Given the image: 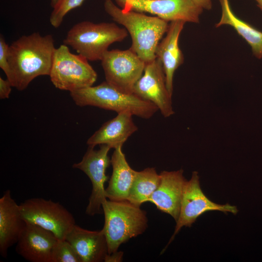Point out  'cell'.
<instances>
[{"label":"cell","mask_w":262,"mask_h":262,"mask_svg":"<svg viewBox=\"0 0 262 262\" xmlns=\"http://www.w3.org/2000/svg\"><path fill=\"white\" fill-rule=\"evenodd\" d=\"M56 49L51 34L37 32L22 36L9 45L13 87L22 91L35 78L49 76Z\"/></svg>","instance_id":"obj_1"},{"label":"cell","mask_w":262,"mask_h":262,"mask_svg":"<svg viewBox=\"0 0 262 262\" xmlns=\"http://www.w3.org/2000/svg\"><path fill=\"white\" fill-rule=\"evenodd\" d=\"M106 13L116 22L123 25L130 34L132 50L145 63L156 58V48L166 33L168 22L158 16L119 8L112 0H105Z\"/></svg>","instance_id":"obj_2"},{"label":"cell","mask_w":262,"mask_h":262,"mask_svg":"<svg viewBox=\"0 0 262 262\" xmlns=\"http://www.w3.org/2000/svg\"><path fill=\"white\" fill-rule=\"evenodd\" d=\"M102 209L104 215L102 230L109 254L117 252L121 244L142 234L147 227L146 211L128 200L107 199L102 203Z\"/></svg>","instance_id":"obj_3"},{"label":"cell","mask_w":262,"mask_h":262,"mask_svg":"<svg viewBox=\"0 0 262 262\" xmlns=\"http://www.w3.org/2000/svg\"><path fill=\"white\" fill-rule=\"evenodd\" d=\"M75 104L79 106H92L117 113L129 111L133 115L148 119L158 111L152 102L134 94L121 92L106 81L93 86L70 92Z\"/></svg>","instance_id":"obj_4"},{"label":"cell","mask_w":262,"mask_h":262,"mask_svg":"<svg viewBox=\"0 0 262 262\" xmlns=\"http://www.w3.org/2000/svg\"><path fill=\"white\" fill-rule=\"evenodd\" d=\"M128 35L125 28L114 23L83 21L68 31L64 43L88 61H101L112 44L123 41Z\"/></svg>","instance_id":"obj_5"},{"label":"cell","mask_w":262,"mask_h":262,"mask_svg":"<svg viewBox=\"0 0 262 262\" xmlns=\"http://www.w3.org/2000/svg\"><path fill=\"white\" fill-rule=\"evenodd\" d=\"M49 76L56 88L70 92L92 86L97 79L88 61L65 44L56 49Z\"/></svg>","instance_id":"obj_6"},{"label":"cell","mask_w":262,"mask_h":262,"mask_svg":"<svg viewBox=\"0 0 262 262\" xmlns=\"http://www.w3.org/2000/svg\"><path fill=\"white\" fill-rule=\"evenodd\" d=\"M24 220L54 233L59 240L66 239L76 224L72 214L59 202L43 198H31L19 205Z\"/></svg>","instance_id":"obj_7"},{"label":"cell","mask_w":262,"mask_h":262,"mask_svg":"<svg viewBox=\"0 0 262 262\" xmlns=\"http://www.w3.org/2000/svg\"><path fill=\"white\" fill-rule=\"evenodd\" d=\"M101 61L106 81L121 92L133 94V87L144 72L145 62L130 48L107 50Z\"/></svg>","instance_id":"obj_8"},{"label":"cell","mask_w":262,"mask_h":262,"mask_svg":"<svg viewBox=\"0 0 262 262\" xmlns=\"http://www.w3.org/2000/svg\"><path fill=\"white\" fill-rule=\"evenodd\" d=\"M217 211L236 214L237 208L229 204L220 205L210 200L202 192L197 171H193L191 179L186 180L183 188L179 218L175 230L167 246L183 227H190L196 219L208 211Z\"/></svg>","instance_id":"obj_9"},{"label":"cell","mask_w":262,"mask_h":262,"mask_svg":"<svg viewBox=\"0 0 262 262\" xmlns=\"http://www.w3.org/2000/svg\"><path fill=\"white\" fill-rule=\"evenodd\" d=\"M111 148L106 145H101L98 149L89 147L82 160L72 165L83 172L91 182L92 189L85 211L89 215L103 213L102 204L107 199L104 184L108 180L106 170L111 164L108 156Z\"/></svg>","instance_id":"obj_10"},{"label":"cell","mask_w":262,"mask_h":262,"mask_svg":"<svg viewBox=\"0 0 262 262\" xmlns=\"http://www.w3.org/2000/svg\"><path fill=\"white\" fill-rule=\"evenodd\" d=\"M121 9L146 12L167 22L197 23L203 9L192 0H114Z\"/></svg>","instance_id":"obj_11"},{"label":"cell","mask_w":262,"mask_h":262,"mask_svg":"<svg viewBox=\"0 0 262 262\" xmlns=\"http://www.w3.org/2000/svg\"><path fill=\"white\" fill-rule=\"evenodd\" d=\"M133 94L155 104L164 117L174 114L163 65L157 58L146 63L144 72L133 87Z\"/></svg>","instance_id":"obj_12"},{"label":"cell","mask_w":262,"mask_h":262,"mask_svg":"<svg viewBox=\"0 0 262 262\" xmlns=\"http://www.w3.org/2000/svg\"><path fill=\"white\" fill-rule=\"evenodd\" d=\"M26 222L16 243L17 253L29 262H51L52 250L58 239L51 231Z\"/></svg>","instance_id":"obj_13"},{"label":"cell","mask_w":262,"mask_h":262,"mask_svg":"<svg viewBox=\"0 0 262 262\" xmlns=\"http://www.w3.org/2000/svg\"><path fill=\"white\" fill-rule=\"evenodd\" d=\"M183 171H163L159 186L148 199L162 212L170 215L176 222L179 218L181 201L186 180Z\"/></svg>","instance_id":"obj_14"},{"label":"cell","mask_w":262,"mask_h":262,"mask_svg":"<svg viewBox=\"0 0 262 262\" xmlns=\"http://www.w3.org/2000/svg\"><path fill=\"white\" fill-rule=\"evenodd\" d=\"M26 225L19 206L7 190L0 198V254L7 257L8 249L16 244Z\"/></svg>","instance_id":"obj_15"},{"label":"cell","mask_w":262,"mask_h":262,"mask_svg":"<svg viewBox=\"0 0 262 262\" xmlns=\"http://www.w3.org/2000/svg\"><path fill=\"white\" fill-rule=\"evenodd\" d=\"M185 22H170L165 36L159 43L156 49V58L161 62L165 77L166 85L172 95L173 77L176 69L182 64L183 55L179 45V39Z\"/></svg>","instance_id":"obj_16"},{"label":"cell","mask_w":262,"mask_h":262,"mask_svg":"<svg viewBox=\"0 0 262 262\" xmlns=\"http://www.w3.org/2000/svg\"><path fill=\"white\" fill-rule=\"evenodd\" d=\"M133 115L129 111L117 113V115L104 123L87 141L89 147L106 145L111 148L122 147L138 128L132 120Z\"/></svg>","instance_id":"obj_17"},{"label":"cell","mask_w":262,"mask_h":262,"mask_svg":"<svg viewBox=\"0 0 262 262\" xmlns=\"http://www.w3.org/2000/svg\"><path fill=\"white\" fill-rule=\"evenodd\" d=\"M66 239L74 248L82 262H101L108 254L106 239L102 229L91 231L75 224Z\"/></svg>","instance_id":"obj_18"},{"label":"cell","mask_w":262,"mask_h":262,"mask_svg":"<svg viewBox=\"0 0 262 262\" xmlns=\"http://www.w3.org/2000/svg\"><path fill=\"white\" fill-rule=\"evenodd\" d=\"M122 147L115 148L112 155L113 172L105 188L107 198L112 201L127 200L136 171L129 164Z\"/></svg>","instance_id":"obj_19"},{"label":"cell","mask_w":262,"mask_h":262,"mask_svg":"<svg viewBox=\"0 0 262 262\" xmlns=\"http://www.w3.org/2000/svg\"><path fill=\"white\" fill-rule=\"evenodd\" d=\"M219 0L222 15L216 27L223 25L231 26L250 45L254 55L258 59L262 58V32L236 16L231 9L229 0Z\"/></svg>","instance_id":"obj_20"},{"label":"cell","mask_w":262,"mask_h":262,"mask_svg":"<svg viewBox=\"0 0 262 262\" xmlns=\"http://www.w3.org/2000/svg\"><path fill=\"white\" fill-rule=\"evenodd\" d=\"M160 180V175L154 167L136 171L127 200L140 207L141 204L147 202L159 186Z\"/></svg>","instance_id":"obj_21"},{"label":"cell","mask_w":262,"mask_h":262,"mask_svg":"<svg viewBox=\"0 0 262 262\" xmlns=\"http://www.w3.org/2000/svg\"><path fill=\"white\" fill-rule=\"evenodd\" d=\"M51 262H82L71 244L66 239H58L51 252Z\"/></svg>","instance_id":"obj_22"},{"label":"cell","mask_w":262,"mask_h":262,"mask_svg":"<svg viewBox=\"0 0 262 262\" xmlns=\"http://www.w3.org/2000/svg\"><path fill=\"white\" fill-rule=\"evenodd\" d=\"M84 0H61L53 9L49 21L54 28L59 27L62 24L65 16L71 10L79 7Z\"/></svg>","instance_id":"obj_23"},{"label":"cell","mask_w":262,"mask_h":262,"mask_svg":"<svg viewBox=\"0 0 262 262\" xmlns=\"http://www.w3.org/2000/svg\"><path fill=\"white\" fill-rule=\"evenodd\" d=\"M9 45L1 34L0 36V67L5 73L7 79L13 87V77L9 62Z\"/></svg>","instance_id":"obj_24"},{"label":"cell","mask_w":262,"mask_h":262,"mask_svg":"<svg viewBox=\"0 0 262 262\" xmlns=\"http://www.w3.org/2000/svg\"><path fill=\"white\" fill-rule=\"evenodd\" d=\"M13 87L10 82L7 79H3L0 77V98L1 99L8 98Z\"/></svg>","instance_id":"obj_25"},{"label":"cell","mask_w":262,"mask_h":262,"mask_svg":"<svg viewBox=\"0 0 262 262\" xmlns=\"http://www.w3.org/2000/svg\"><path fill=\"white\" fill-rule=\"evenodd\" d=\"M123 253L122 252H115L113 253L108 254L105 258L104 262H120L122 260Z\"/></svg>","instance_id":"obj_26"},{"label":"cell","mask_w":262,"mask_h":262,"mask_svg":"<svg viewBox=\"0 0 262 262\" xmlns=\"http://www.w3.org/2000/svg\"><path fill=\"white\" fill-rule=\"evenodd\" d=\"M197 5L203 9L210 10L212 8L211 0H192Z\"/></svg>","instance_id":"obj_27"},{"label":"cell","mask_w":262,"mask_h":262,"mask_svg":"<svg viewBox=\"0 0 262 262\" xmlns=\"http://www.w3.org/2000/svg\"><path fill=\"white\" fill-rule=\"evenodd\" d=\"M61 1V0H50V5L52 8H54Z\"/></svg>","instance_id":"obj_28"},{"label":"cell","mask_w":262,"mask_h":262,"mask_svg":"<svg viewBox=\"0 0 262 262\" xmlns=\"http://www.w3.org/2000/svg\"><path fill=\"white\" fill-rule=\"evenodd\" d=\"M257 2V5L258 7L262 11V0H255Z\"/></svg>","instance_id":"obj_29"}]
</instances>
